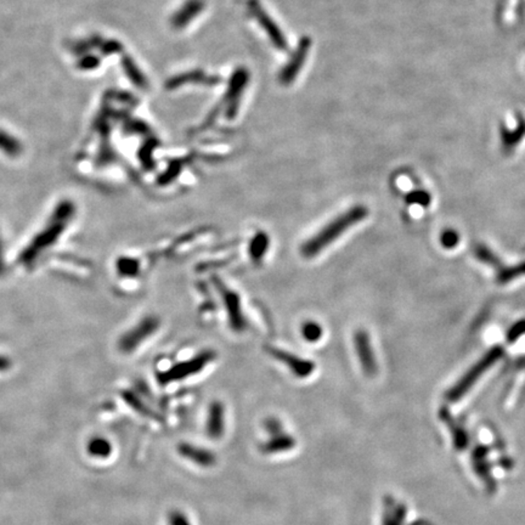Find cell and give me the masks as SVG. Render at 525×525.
Listing matches in <instances>:
<instances>
[{"instance_id": "obj_4", "label": "cell", "mask_w": 525, "mask_h": 525, "mask_svg": "<svg viewBox=\"0 0 525 525\" xmlns=\"http://www.w3.org/2000/svg\"><path fill=\"white\" fill-rule=\"evenodd\" d=\"M247 6L249 14L257 19L258 24H260V27L264 29V32L267 33L272 45L280 51L287 50L288 43H287L285 34L277 26L276 22L269 16L262 4L259 3V0H248Z\"/></svg>"}, {"instance_id": "obj_1", "label": "cell", "mask_w": 525, "mask_h": 525, "mask_svg": "<svg viewBox=\"0 0 525 525\" xmlns=\"http://www.w3.org/2000/svg\"><path fill=\"white\" fill-rule=\"evenodd\" d=\"M366 215H367V209L362 206H356L354 208L349 209L340 217L333 219L331 223L326 225L325 228L316 233L315 236L309 238L304 243V246L301 248L303 256L308 258L315 257L325 248L335 242V240L340 238L348 228L354 226L355 224L366 218Z\"/></svg>"}, {"instance_id": "obj_19", "label": "cell", "mask_w": 525, "mask_h": 525, "mask_svg": "<svg viewBox=\"0 0 525 525\" xmlns=\"http://www.w3.org/2000/svg\"><path fill=\"white\" fill-rule=\"evenodd\" d=\"M124 67H126V73L129 74V77H131V81L135 83L136 85H139V87L141 88H145L146 85H147L145 78H144V76L141 74L140 71L138 69V67H136L135 65H134V62L131 61V58H126Z\"/></svg>"}, {"instance_id": "obj_14", "label": "cell", "mask_w": 525, "mask_h": 525, "mask_svg": "<svg viewBox=\"0 0 525 525\" xmlns=\"http://www.w3.org/2000/svg\"><path fill=\"white\" fill-rule=\"evenodd\" d=\"M181 456L199 467H212L215 463V455L207 449L196 447L189 442H183L179 445Z\"/></svg>"}, {"instance_id": "obj_6", "label": "cell", "mask_w": 525, "mask_h": 525, "mask_svg": "<svg viewBox=\"0 0 525 525\" xmlns=\"http://www.w3.org/2000/svg\"><path fill=\"white\" fill-rule=\"evenodd\" d=\"M311 45H312V40L309 37L301 38L297 48L292 53L291 58L288 60V62L285 65V67L282 68L281 72L278 74V81L281 84L290 85L296 81L297 76L299 74L306 63Z\"/></svg>"}, {"instance_id": "obj_23", "label": "cell", "mask_w": 525, "mask_h": 525, "mask_svg": "<svg viewBox=\"0 0 525 525\" xmlns=\"http://www.w3.org/2000/svg\"><path fill=\"white\" fill-rule=\"evenodd\" d=\"M440 241H442V244L444 247L453 248L456 247L457 244H458L460 236H458V233H457L456 231H453V230H447V231L442 233Z\"/></svg>"}, {"instance_id": "obj_21", "label": "cell", "mask_w": 525, "mask_h": 525, "mask_svg": "<svg viewBox=\"0 0 525 525\" xmlns=\"http://www.w3.org/2000/svg\"><path fill=\"white\" fill-rule=\"evenodd\" d=\"M301 332L308 342H316L322 335V328L316 322H306Z\"/></svg>"}, {"instance_id": "obj_24", "label": "cell", "mask_w": 525, "mask_h": 525, "mask_svg": "<svg viewBox=\"0 0 525 525\" xmlns=\"http://www.w3.org/2000/svg\"><path fill=\"white\" fill-rule=\"evenodd\" d=\"M525 333V320L519 321L517 322L512 328H510L508 335H507V340L510 343H513L515 340L519 338L520 335Z\"/></svg>"}, {"instance_id": "obj_5", "label": "cell", "mask_w": 525, "mask_h": 525, "mask_svg": "<svg viewBox=\"0 0 525 525\" xmlns=\"http://www.w3.org/2000/svg\"><path fill=\"white\" fill-rule=\"evenodd\" d=\"M248 82H249V72L247 68L238 67L233 71L228 81L225 97H224L225 115L228 119H233L238 115L241 97H242L244 89L247 87Z\"/></svg>"}, {"instance_id": "obj_13", "label": "cell", "mask_w": 525, "mask_h": 525, "mask_svg": "<svg viewBox=\"0 0 525 525\" xmlns=\"http://www.w3.org/2000/svg\"><path fill=\"white\" fill-rule=\"evenodd\" d=\"M217 285H218L220 293H222L224 301H225V306H226V309H228L231 326H233L235 330H242L243 326H244V320H243L242 312H241V304H240L238 294L228 290L226 287L223 286V283H220V282H218Z\"/></svg>"}, {"instance_id": "obj_20", "label": "cell", "mask_w": 525, "mask_h": 525, "mask_svg": "<svg viewBox=\"0 0 525 525\" xmlns=\"http://www.w3.org/2000/svg\"><path fill=\"white\" fill-rule=\"evenodd\" d=\"M525 274V262L519 264V265H515V267H508L505 269L503 272H500V275L497 277V280L501 283H506V282L513 280L515 277L520 276V275H524Z\"/></svg>"}, {"instance_id": "obj_16", "label": "cell", "mask_w": 525, "mask_h": 525, "mask_svg": "<svg viewBox=\"0 0 525 525\" xmlns=\"http://www.w3.org/2000/svg\"><path fill=\"white\" fill-rule=\"evenodd\" d=\"M403 518H405V507L389 500L388 503L385 505L383 525H401Z\"/></svg>"}, {"instance_id": "obj_2", "label": "cell", "mask_w": 525, "mask_h": 525, "mask_svg": "<svg viewBox=\"0 0 525 525\" xmlns=\"http://www.w3.org/2000/svg\"><path fill=\"white\" fill-rule=\"evenodd\" d=\"M503 354V350L501 347H494L492 349L489 350L488 354L484 355L458 382H457L450 392L447 393V399L450 401H458L469 389L476 384V381L481 378L483 374H485L488 369H490L492 365L497 362Z\"/></svg>"}, {"instance_id": "obj_22", "label": "cell", "mask_w": 525, "mask_h": 525, "mask_svg": "<svg viewBox=\"0 0 525 525\" xmlns=\"http://www.w3.org/2000/svg\"><path fill=\"white\" fill-rule=\"evenodd\" d=\"M431 194L426 191H413L406 196V202L411 204H419L422 207H428L431 203Z\"/></svg>"}, {"instance_id": "obj_10", "label": "cell", "mask_w": 525, "mask_h": 525, "mask_svg": "<svg viewBox=\"0 0 525 525\" xmlns=\"http://www.w3.org/2000/svg\"><path fill=\"white\" fill-rule=\"evenodd\" d=\"M203 0H186L172 17V26L176 29H181L191 24L202 11H203Z\"/></svg>"}, {"instance_id": "obj_11", "label": "cell", "mask_w": 525, "mask_h": 525, "mask_svg": "<svg viewBox=\"0 0 525 525\" xmlns=\"http://www.w3.org/2000/svg\"><path fill=\"white\" fill-rule=\"evenodd\" d=\"M206 432L210 439L218 440L225 432V408L222 403L215 401L209 406L208 416L206 422Z\"/></svg>"}, {"instance_id": "obj_17", "label": "cell", "mask_w": 525, "mask_h": 525, "mask_svg": "<svg viewBox=\"0 0 525 525\" xmlns=\"http://www.w3.org/2000/svg\"><path fill=\"white\" fill-rule=\"evenodd\" d=\"M156 327H157V322L155 320H146L145 322H142L138 331L131 335V340H128V345L134 347V345L138 344L144 337H147L150 333H152Z\"/></svg>"}, {"instance_id": "obj_9", "label": "cell", "mask_w": 525, "mask_h": 525, "mask_svg": "<svg viewBox=\"0 0 525 525\" xmlns=\"http://www.w3.org/2000/svg\"><path fill=\"white\" fill-rule=\"evenodd\" d=\"M354 345L365 374L367 376H374L377 372V364H376V358H374V350H372V345H371L367 333L364 331H359L355 335Z\"/></svg>"}, {"instance_id": "obj_7", "label": "cell", "mask_w": 525, "mask_h": 525, "mask_svg": "<svg viewBox=\"0 0 525 525\" xmlns=\"http://www.w3.org/2000/svg\"><path fill=\"white\" fill-rule=\"evenodd\" d=\"M212 359H213V353H209V351L202 353L194 359L181 362V364L174 366L173 369H170L167 374L162 376V381L163 382H172V381L186 378L189 376L199 372Z\"/></svg>"}, {"instance_id": "obj_12", "label": "cell", "mask_w": 525, "mask_h": 525, "mask_svg": "<svg viewBox=\"0 0 525 525\" xmlns=\"http://www.w3.org/2000/svg\"><path fill=\"white\" fill-rule=\"evenodd\" d=\"M270 353L276 359L280 360L282 362H285L290 367L292 372L296 374L297 377L304 378V377L310 376L312 374V371H314V367H315L311 361L301 359V358H298L296 355L290 354V353L282 351V350L272 349L270 350Z\"/></svg>"}, {"instance_id": "obj_8", "label": "cell", "mask_w": 525, "mask_h": 525, "mask_svg": "<svg viewBox=\"0 0 525 525\" xmlns=\"http://www.w3.org/2000/svg\"><path fill=\"white\" fill-rule=\"evenodd\" d=\"M220 82H222V78L218 77V76H212V74L204 72L202 69H192V71H188V72L180 73L178 76H174V77L168 79L167 88L169 90H173V89L183 87L185 84H202V85H207V87H213Z\"/></svg>"}, {"instance_id": "obj_3", "label": "cell", "mask_w": 525, "mask_h": 525, "mask_svg": "<svg viewBox=\"0 0 525 525\" xmlns=\"http://www.w3.org/2000/svg\"><path fill=\"white\" fill-rule=\"evenodd\" d=\"M264 426L267 433V440L260 445V450L265 455L282 453L290 451L296 447L294 438L285 432L281 422L276 418H269L264 423Z\"/></svg>"}, {"instance_id": "obj_15", "label": "cell", "mask_w": 525, "mask_h": 525, "mask_svg": "<svg viewBox=\"0 0 525 525\" xmlns=\"http://www.w3.org/2000/svg\"><path fill=\"white\" fill-rule=\"evenodd\" d=\"M87 449L89 455L95 458H107L112 452L111 442L103 437L92 438V440L88 442Z\"/></svg>"}, {"instance_id": "obj_26", "label": "cell", "mask_w": 525, "mask_h": 525, "mask_svg": "<svg viewBox=\"0 0 525 525\" xmlns=\"http://www.w3.org/2000/svg\"><path fill=\"white\" fill-rule=\"evenodd\" d=\"M476 256L483 262H495V257L491 254L490 251L484 246H478L476 249Z\"/></svg>"}, {"instance_id": "obj_25", "label": "cell", "mask_w": 525, "mask_h": 525, "mask_svg": "<svg viewBox=\"0 0 525 525\" xmlns=\"http://www.w3.org/2000/svg\"><path fill=\"white\" fill-rule=\"evenodd\" d=\"M169 525H192L188 515L180 510H173L169 515Z\"/></svg>"}, {"instance_id": "obj_18", "label": "cell", "mask_w": 525, "mask_h": 525, "mask_svg": "<svg viewBox=\"0 0 525 525\" xmlns=\"http://www.w3.org/2000/svg\"><path fill=\"white\" fill-rule=\"evenodd\" d=\"M267 246H269V240H267V235L264 233H258L257 236L253 238L251 248H249L252 258L260 259L265 254Z\"/></svg>"}]
</instances>
